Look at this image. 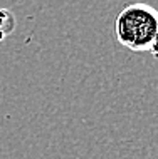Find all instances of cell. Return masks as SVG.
Segmentation results:
<instances>
[{"mask_svg":"<svg viewBox=\"0 0 158 159\" xmlns=\"http://www.w3.org/2000/svg\"><path fill=\"white\" fill-rule=\"evenodd\" d=\"M158 32V10L146 3L126 5L114 20V35L123 47L146 52Z\"/></svg>","mask_w":158,"mask_h":159,"instance_id":"1","label":"cell"},{"mask_svg":"<svg viewBox=\"0 0 158 159\" xmlns=\"http://www.w3.org/2000/svg\"><path fill=\"white\" fill-rule=\"evenodd\" d=\"M15 29V17L10 10L0 8V40H3L7 35H10Z\"/></svg>","mask_w":158,"mask_h":159,"instance_id":"2","label":"cell"},{"mask_svg":"<svg viewBox=\"0 0 158 159\" xmlns=\"http://www.w3.org/2000/svg\"><path fill=\"white\" fill-rule=\"evenodd\" d=\"M148 52H151V55L155 59H158V32H156V35L155 39H153V42L150 44V49H148Z\"/></svg>","mask_w":158,"mask_h":159,"instance_id":"3","label":"cell"}]
</instances>
